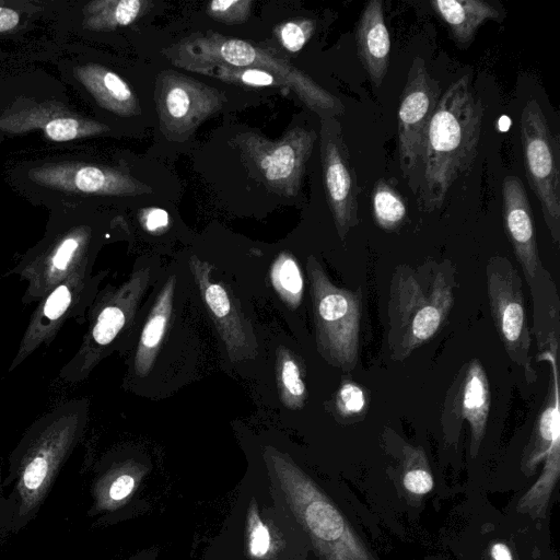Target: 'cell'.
I'll return each mask as SVG.
<instances>
[{
	"label": "cell",
	"mask_w": 560,
	"mask_h": 560,
	"mask_svg": "<svg viewBox=\"0 0 560 560\" xmlns=\"http://www.w3.org/2000/svg\"><path fill=\"white\" fill-rule=\"evenodd\" d=\"M88 417L85 398L59 404L32 422L10 453L3 488L9 489L13 534L37 517L59 472L81 441Z\"/></svg>",
	"instance_id": "1"
},
{
	"label": "cell",
	"mask_w": 560,
	"mask_h": 560,
	"mask_svg": "<svg viewBox=\"0 0 560 560\" xmlns=\"http://www.w3.org/2000/svg\"><path fill=\"white\" fill-rule=\"evenodd\" d=\"M482 119V101L465 74L441 95L428 126L416 195L424 211L441 208L451 186L471 168Z\"/></svg>",
	"instance_id": "2"
},
{
	"label": "cell",
	"mask_w": 560,
	"mask_h": 560,
	"mask_svg": "<svg viewBox=\"0 0 560 560\" xmlns=\"http://www.w3.org/2000/svg\"><path fill=\"white\" fill-rule=\"evenodd\" d=\"M456 268L428 259L421 266L398 265L387 304L389 355L404 361L446 324L455 303Z\"/></svg>",
	"instance_id": "3"
},
{
	"label": "cell",
	"mask_w": 560,
	"mask_h": 560,
	"mask_svg": "<svg viewBox=\"0 0 560 560\" xmlns=\"http://www.w3.org/2000/svg\"><path fill=\"white\" fill-rule=\"evenodd\" d=\"M163 54L173 65L183 69L198 65L219 63L265 70L277 75L320 118L336 117L345 112L340 100L319 86L287 59L270 49L254 46L242 39L229 38L215 33L198 34L165 49Z\"/></svg>",
	"instance_id": "4"
},
{
	"label": "cell",
	"mask_w": 560,
	"mask_h": 560,
	"mask_svg": "<svg viewBox=\"0 0 560 560\" xmlns=\"http://www.w3.org/2000/svg\"><path fill=\"white\" fill-rule=\"evenodd\" d=\"M287 500L323 560H374L331 500L299 467L271 455Z\"/></svg>",
	"instance_id": "5"
},
{
	"label": "cell",
	"mask_w": 560,
	"mask_h": 560,
	"mask_svg": "<svg viewBox=\"0 0 560 560\" xmlns=\"http://www.w3.org/2000/svg\"><path fill=\"white\" fill-rule=\"evenodd\" d=\"M306 267L317 349L329 364L352 371L359 361L362 291L334 284L314 256L307 258Z\"/></svg>",
	"instance_id": "6"
},
{
	"label": "cell",
	"mask_w": 560,
	"mask_h": 560,
	"mask_svg": "<svg viewBox=\"0 0 560 560\" xmlns=\"http://www.w3.org/2000/svg\"><path fill=\"white\" fill-rule=\"evenodd\" d=\"M95 236L85 224L54 226L5 276L26 282L23 304L37 303L58 282L75 271H91Z\"/></svg>",
	"instance_id": "7"
},
{
	"label": "cell",
	"mask_w": 560,
	"mask_h": 560,
	"mask_svg": "<svg viewBox=\"0 0 560 560\" xmlns=\"http://www.w3.org/2000/svg\"><path fill=\"white\" fill-rule=\"evenodd\" d=\"M148 278V270L138 271L119 288L106 289L95 298L88 312V330L77 352L59 371L62 381L70 384L84 381L109 352L131 318Z\"/></svg>",
	"instance_id": "8"
},
{
	"label": "cell",
	"mask_w": 560,
	"mask_h": 560,
	"mask_svg": "<svg viewBox=\"0 0 560 560\" xmlns=\"http://www.w3.org/2000/svg\"><path fill=\"white\" fill-rule=\"evenodd\" d=\"M524 170L536 195L553 242L560 243V151L559 139L549 128L537 102L529 100L521 114Z\"/></svg>",
	"instance_id": "9"
},
{
	"label": "cell",
	"mask_w": 560,
	"mask_h": 560,
	"mask_svg": "<svg viewBox=\"0 0 560 560\" xmlns=\"http://www.w3.org/2000/svg\"><path fill=\"white\" fill-rule=\"evenodd\" d=\"M101 279L102 275L75 271L45 293L25 327L9 372L20 366L39 347L50 345L68 319L79 324L85 322Z\"/></svg>",
	"instance_id": "10"
},
{
	"label": "cell",
	"mask_w": 560,
	"mask_h": 560,
	"mask_svg": "<svg viewBox=\"0 0 560 560\" xmlns=\"http://www.w3.org/2000/svg\"><path fill=\"white\" fill-rule=\"evenodd\" d=\"M486 282L499 339L510 360L524 370L528 382H535L537 375L532 366V338L522 278L508 258L494 256L487 264Z\"/></svg>",
	"instance_id": "11"
},
{
	"label": "cell",
	"mask_w": 560,
	"mask_h": 560,
	"mask_svg": "<svg viewBox=\"0 0 560 560\" xmlns=\"http://www.w3.org/2000/svg\"><path fill=\"white\" fill-rule=\"evenodd\" d=\"M440 92L424 60L413 58L398 109V155L402 176L415 195L420 186L425 135Z\"/></svg>",
	"instance_id": "12"
},
{
	"label": "cell",
	"mask_w": 560,
	"mask_h": 560,
	"mask_svg": "<svg viewBox=\"0 0 560 560\" xmlns=\"http://www.w3.org/2000/svg\"><path fill=\"white\" fill-rule=\"evenodd\" d=\"M315 140L314 130L296 127L275 142L246 132L238 135L235 143L246 164L253 167L266 187L276 194L292 197L300 189Z\"/></svg>",
	"instance_id": "13"
},
{
	"label": "cell",
	"mask_w": 560,
	"mask_h": 560,
	"mask_svg": "<svg viewBox=\"0 0 560 560\" xmlns=\"http://www.w3.org/2000/svg\"><path fill=\"white\" fill-rule=\"evenodd\" d=\"M154 97L160 130L167 139L176 141L189 136L226 102L220 91L170 70L158 75Z\"/></svg>",
	"instance_id": "14"
},
{
	"label": "cell",
	"mask_w": 560,
	"mask_h": 560,
	"mask_svg": "<svg viewBox=\"0 0 560 560\" xmlns=\"http://www.w3.org/2000/svg\"><path fill=\"white\" fill-rule=\"evenodd\" d=\"M320 158L328 206L338 235L343 240L360 221V188L336 117L320 118Z\"/></svg>",
	"instance_id": "15"
},
{
	"label": "cell",
	"mask_w": 560,
	"mask_h": 560,
	"mask_svg": "<svg viewBox=\"0 0 560 560\" xmlns=\"http://www.w3.org/2000/svg\"><path fill=\"white\" fill-rule=\"evenodd\" d=\"M491 393L482 363L472 358L457 372L445 396L441 424L445 441L456 443L463 422L470 429V455L478 454L485 438Z\"/></svg>",
	"instance_id": "16"
},
{
	"label": "cell",
	"mask_w": 560,
	"mask_h": 560,
	"mask_svg": "<svg viewBox=\"0 0 560 560\" xmlns=\"http://www.w3.org/2000/svg\"><path fill=\"white\" fill-rule=\"evenodd\" d=\"M190 270L200 290L219 334L224 341L231 361L236 362L256 354V341L246 327L225 288L210 280L211 266L192 256Z\"/></svg>",
	"instance_id": "17"
},
{
	"label": "cell",
	"mask_w": 560,
	"mask_h": 560,
	"mask_svg": "<svg viewBox=\"0 0 560 560\" xmlns=\"http://www.w3.org/2000/svg\"><path fill=\"white\" fill-rule=\"evenodd\" d=\"M502 200L505 232L528 284L542 262L538 255L535 223L528 196L517 176L504 177Z\"/></svg>",
	"instance_id": "18"
},
{
	"label": "cell",
	"mask_w": 560,
	"mask_h": 560,
	"mask_svg": "<svg viewBox=\"0 0 560 560\" xmlns=\"http://www.w3.org/2000/svg\"><path fill=\"white\" fill-rule=\"evenodd\" d=\"M358 56L372 82L378 88L388 69L390 39L384 20L383 1L368 2L355 30Z\"/></svg>",
	"instance_id": "19"
},
{
	"label": "cell",
	"mask_w": 560,
	"mask_h": 560,
	"mask_svg": "<svg viewBox=\"0 0 560 560\" xmlns=\"http://www.w3.org/2000/svg\"><path fill=\"white\" fill-rule=\"evenodd\" d=\"M533 298L534 335L538 353L548 352L560 339V299L550 272L540 266L527 284Z\"/></svg>",
	"instance_id": "20"
},
{
	"label": "cell",
	"mask_w": 560,
	"mask_h": 560,
	"mask_svg": "<svg viewBox=\"0 0 560 560\" xmlns=\"http://www.w3.org/2000/svg\"><path fill=\"white\" fill-rule=\"evenodd\" d=\"M430 4L460 45L471 43L485 22L501 21L498 9L482 0H433Z\"/></svg>",
	"instance_id": "21"
},
{
	"label": "cell",
	"mask_w": 560,
	"mask_h": 560,
	"mask_svg": "<svg viewBox=\"0 0 560 560\" xmlns=\"http://www.w3.org/2000/svg\"><path fill=\"white\" fill-rule=\"evenodd\" d=\"M174 288L175 277L172 276L156 298L143 326L133 360L135 371L139 376H145L155 360L172 313Z\"/></svg>",
	"instance_id": "22"
},
{
	"label": "cell",
	"mask_w": 560,
	"mask_h": 560,
	"mask_svg": "<svg viewBox=\"0 0 560 560\" xmlns=\"http://www.w3.org/2000/svg\"><path fill=\"white\" fill-rule=\"evenodd\" d=\"M90 85L100 102L108 109L122 116L140 114L137 96L115 72L98 67L91 69Z\"/></svg>",
	"instance_id": "23"
},
{
	"label": "cell",
	"mask_w": 560,
	"mask_h": 560,
	"mask_svg": "<svg viewBox=\"0 0 560 560\" xmlns=\"http://www.w3.org/2000/svg\"><path fill=\"white\" fill-rule=\"evenodd\" d=\"M372 212L375 224L385 231L397 230L406 219L405 199L385 179L375 183L372 192Z\"/></svg>",
	"instance_id": "24"
},
{
	"label": "cell",
	"mask_w": 560,
	"mask_h": 560,
	"mask_svg": "<svg viewBox=\"0 0 560 560\" xmlns=\"http://www.w3.org/2000/svg\"><path fill=\"white\" fill-rule=\"evenodd\" d=\"M270 280L281 300L291 308H296L302 301L304 280L296 259L282 252L275 259L270 269Z\"/></svg>",
	"instance_id": "25"
},
{
	"label": "cell",
	"mask_w": 560,
	"mask_h": 560,
	"mask_svg": "<svg viewBox=\"0 0 560 560\" xmlns=\"http://www.w3.org/2000/svg\"><path fill=\"white\" fill-rule=\"evenodd\" d=\"M277 375L284 406L290 409H301L306 398V388L296 360L285 348L278 350Z\"/></svg>",
	"instance_id": "26"
},
{
	"label": "cell",
	"mask_w": 560,
	"mask_h": 560,
	"mask_svg": "<svg viewBox=\"0 0 560 560\" xmlns=\"http://www.w3.org/2000/svg\"><path fill=\"white\" fill-rule=\"evenodd\" d=\"M187 70L209 74L222 81L242 83L249 86H282L287 85L275 74L255 68H236L226 65H198Z\"/></svg>",
	"instance_id": "27"
},
{
	"label": "cell",
	"mask_w": 560,
	"mask_h": 560,
	"mask_svg": "<svg viewBox=\"0 0 560 560\" xmlns=\"http://www.w3.org/2000/svg\"><path fill=\"white\" fill-rule=\"evenodd\" d=\"M402 464L401 482L410 495L420 498L432 490L433 478L422 447L407 445Z\"/></svg>",
	"instance_id": "28"
},
{
	"label": "cell",
	"mask_w": 560,
	"mask_h": 560,
	"mask_svg": "<svg viewBox=\"0 0 560 560\" xmlns=\"http://www.w3.org/2000/svg\"><path fill=\"white\" fill-rule=\"evenodd\" d=\"M366 397L363 388L352 381L343 382L336 395V410L346 418L362 415L366 409Z\"/></svg>",
	"instance_id": "29"
},
{
	"label": "cell",
	"mask_w": 560,
	"mask_h": 560,
	"mask_svg": "<svg viewBox=\"0 0 560 560\" xmlns=\"http://www.w3.org/2000/svg\"><path fill=\"white\" fill-rule=\"evenodd\" d=\"M252 4L250 0H214L208 3L206 11L219 22L240 24L248 19Z\"/></svg>",
	"instance_id": "30"
},
{
	"label": "cell",
	"mask_w": 560,
	"mask_h": 560,
	"mask_svg": "<svg viewBox=\"0 0 560 560\" xmlns=\"http://www.w3.org/2000/svg\"><path fill=\"white\" fill-rule=\"evenodd\" d=\"M315 24L312 20L299 19L277 27V35L282 46L290 52H296L312 36Z\"/></svg>",
	"instance_id": "31"
},
{
	"label": "cell",
	"mask_w": 560,
	"mask_h": 560,
	"mask_svg": "<svg viewBox=\"0 0 560 560\" xmlns=\"http://www.w3.org/2000/svg\"><path fill=\"white\" fill-rule=\"evenodd\" d=\"M150 4L142 0L113 1L105 18L112 27L127 26L143 14Z\"/></svg>",
	"instance_id": "32"
},
{
	"label": "cell",
	"mask_w": 560,
	"mask_h": 560,
	"mask_svg": "<svg viewBox=\"0 0 560 560\" xmlns=\"http://www.w3.org/2000/svg\"><path fill=\"white\" fill-rule=\"evenodd\" d=\"M270 535L266 525L254 513L249 521L248 548L253 557L262 558L269 550Z\"/></svg>",
	"instance_id": "33"
},
{
	"label": "cell",
	"mask_w": 560,
	"mask_h": 560,
	"mask_svg": "<svg viewBox=\"0 0 560 560\" xmlns=\"http://www.w3.org/2000/svg\"><path fill=\"white\" fill-rule=\"evenodd\" d=\"M45 131L55 141L72 140L79 133V122L72 118H56L46 125Z\"/></svg>",
	"instance_id": "34"
},
{
	"label": "cell",
	"mask_w": 560,
	"mask_h": 560,
	"mask_svg": "<svg viewBox=\"0 0 560 560\" xmlns=\"http://www.w3.org/2000/svg\"><path fill=\"white\" fill-rule=\"evenodd\" d=\"M13 513L11 503L3 488V472L0 462V544L12 535Z\"/></svg>",
	"instance_id": "35"
},
{
	"label": "cell",
	"mask_w": 560,
	"mask_h": 560,
	"mask_svg": "<svg viewBox=\"0 0 560 560\" xmlns=\"http://www.w3.org/2000/svg\"><path fill=\"white\" fill-rule=\"evenodd\" d=\"M140 221L143 229L150 233H161L167 229L170 223L168 213L161 208L143 209Z\"/></svg>",
	"instance_id": "36"
},
{
	"label": "cell",
	"mask_w": 560,
	"mask_h": 560,
	"mask_svg": "<svg viewBox=\"0 0 560 560\" xmlns=\"http://www.w3.org/2000/svg\"><path fill=\"white\" fill-rule=\"evenodd\" d=\"M19 23V14L10 9L0 7V32L9 31Z\"/></svg>",
	"instance_id": "37"
},
{
	"label": "cell",
	"mask_w": 560,
	"mask_h": 560,
	"mask_svg": "<svg viewBox=\"0 0 560 560\" xmlns=\"http://www.w3.org/2000/svg\"><path fill=\"white\" fill-rule=\"evenodd\" d=\"M492 560H513L512 552L504 542H494L490 548Z\"/></svg>",
	"instance_id": "38"
}]
</instances>
